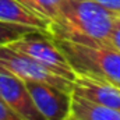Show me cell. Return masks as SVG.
<instances>
[{
  "instance_id": "1",
  "label": "cell",
  "mask_w": 120,
  "mask_h": 120,
  "mask_svg": "<svg viewBox=\"0 0 120 120\" xmlns=\"http://www.w3.org/2000/svg\"><path fill=\"white\" fill-rule=\"evenodd\" d=\"M117 13L95 0H63L50 24L53 38L91 46H110L109 38Z\"/></svg>"
},
{
  "instance_id": "2",
  "label": "cell",
  "mask_w": 120,
  "mask_h": 120,
  "mask_svg": "<svg viewBox=\"0 0 120 120\" xmlns=\"http://www.w3.org/2000/svg\"><path fill=\"white\" fill-rule=\"evenodd\" d=\"M53 39L77 74L120 87V50L113 46H91L59 38Z\"/></svg>"
},
{
  "instance_id": "3",
  "label": "cell",
  "mask_w": 120,
  "mask_h": 120,
  "mask_svg": "<svg viewBox=\"0 0 120 120\" xmlns=\"http://www.w3.org/2000/svg\"><path fill=\"white\" fill-rule=\"evenodd\" d=\"M8 46L21 53L28 55L30 57L45 66L48 70L63 78H67L73 82L77 78V73L56 45L55 39L45 32L31 31L20 39L8 43Z\"/></svg>"
},
{
  "instance_id": "4",
  "label": "cell",
  "mask_w": 120,
  "mask_h": 120,
  "mask_svg": "<svg viewBox=\"0 0 120 120\" xmlns=\"http://www.w3.org/2000/svg\"><path fill=\"white\" fill-rule=\"evenodd\" d=\"M0 68L14 74L15 77L24 81H38V82L52 84L55 87H59L61 90L73 94L74 88L73 81L52 73L39 61L30 57L25 53H21L10 48L8 45L0 46Z\"/></svg>"
},
{
  "instance_id": "5",
  "label": "cell",
  "mask_w": 120,
  "mask_h": 120,
  "mask_svg": "<svg viewBox=\"0 0 120 120\" xmlns=\"http://www.w3.org/2000/svg\"><path fill=\"white\" fill-rule=\"evenodd\" d=\"M31 96L46 120H67L73 115V94L46 82L25 81Z\"/></svg>"
},
{
  "instance_id": "6",
  "label": "cell",
  "mask_w": 120,
  "mask_h": 120,
  "mask_svg": "<svg viewBox=\"0 0 120 120\" xmlns=\"http://www.w3.org/2000/svg\"><path fill=\"white\" fill-rule=\"evenodd\" d=\"M0 98L25 120H46L38 110L24 80L0 68Z\"/></svg>"
},
{
  "instance_id": "7",
  "label": "cell",
  "mask_w": 120,
  "mask_h": 120,
  "mask_svg": "<svg viewBox=\"0 0 120 120\" xmlns=\"http://www.w3.org/2000/svg\"><path fill=\"white\" fill-rule=\"evenodd\" d=\"M73 94L90 102L120 110V87L115 84L77 74Z\"/></svg>"
},
{
  "instance_id": "8",
  "label": "cell",
  "mask_w": 120,
  "mask_h": 120,
  "mask_svg": "<svg viewBox=\"0 0 120 120\" xmlns=\"http://www.w3.org/2000/svg\"><path fill=\"white\" fill-rule=\"evenodd\" d=\"M0 21L34 28L50 35V21L35 14L18 0H0Z\"/></svg>"
},
{
  "instance_id": "9",
  "label": "cell",
  "mask_w": 120,
  "mask_h": 120,
  "mask_svg": "<svg viewBox=\"0 0 120 120\" xmlns=\"http://www.w3.org/2000/svg\"><path fill=\"white\" fill-rule=\"evenodd\" d=\"M73 116L82 120H120V110L90 102L73 94Z\"/></svg>"
},
{
  "instance_id": "10",
  "label": "cell",
  "mask_w": 120,
  "mask_h": 120,
  "mask_svg": "<svg viewBox=\"0 0 120 120\" xmlns=\"http://www.w3.org/2000/svg\"><path fill=\"white\" fill-rule=\"evenodd\" d=\"M18 1L25 7H28L35 14L49 20L50 24L57 15L60 6L63 3V0H18Z\"/></svg>"
},
{
  "instance_id": "11",
  "label": "cell",
  "mask_w": 120,
  "mask_h": 120,
  "mask_svg": "<svg viewBox=\"0 0 120 120\" xmlns=\"http://www.w3.org/2000/svg\"><path fill=\"white\" fill-rule=\"evenodd\" d=\"M31 31H36L34 28L28 27H22V25H15V24H10V22H3L0 21V46L3 45H8L17 39H20L21 36L27 35Z\"/></svg>"
},
{
  "instance_id": "12",
  "label": "cell",
  "mask_w": 120,
  "mask_h": 120,
  "mask_svg": "<svg viewBox=\"0 0 120 120\" xmlns=\"http://www.w3.org/2000/svg\"><path fill=\"white\" fill-rule=\"evenodd\" d=\"M0 120H25L21 115H18L4 99L0 98Z\"/></svg>"
},
{
  "instance_id": "13",
  "label": "cell",
  "mask_w": 120,
  "mask_h": 120,
  "mask_svg": "<svg viewBox=\"0 0 120 120\" xmlns=\"http://www.w3.org/2000/svg\"><path fill=\"white\" fill-rule=\"evenodd\" d=\"M109 45L120 50V18H117V21L113 27V31H112L110 38H109Z\"/></svg>"
},
{
  "instance_id": "14",
  "label": "cell",
  "mask_w": 120,
  "mask_h": 120,
  "mask_svg": "<svg viewBox=\"0 0 120 120\" xmlns=\"http://www.w3.org/2000/svg\"><path fill=\"white\" fill-rule=\"evenodd\" d=\"M95 1H98L99 4H102L106 8H110L116 13L120 11V0H95Z\"/></svg>"
},
{
  "instance_id": "15",
  "label": "cell",
  "mask_w": 120,
  "mask_h": 120,
  "mask_svg": "<svg viewBox=\"0 0 120 120\" xmlns=\"http://www.w3.org/2000/svg\"><path fill=\"white\" fill-rule=\"evenodd\" d=\"M67 120H82V119H80V117H75V116H73V115H71V116H70Z\"/></svg>"
},
{
  "instance_id": "16",
  "label": "cell",
  "mask_w": 120,
  "mask_h": 120,
  "mask_svg": "<svg viewBox=\"0 0 120 120\" xmlns=\"http://www.w3.org/2000/svg\"><path fill=\"white\" fill-rule=\"evenodd\" d=\"M117 17H119V18H120V11H119V13H117Z\"/></svg>"
}]
</instances>
